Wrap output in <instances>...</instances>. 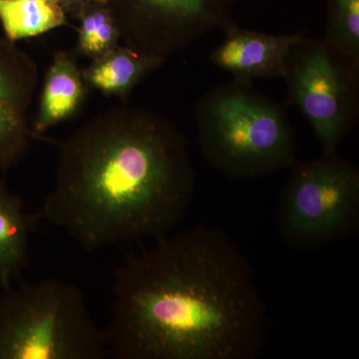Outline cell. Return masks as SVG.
I'll return each instance as SVG.
<instances>
[{
    "label": "cell",
    "mask_w": 359,
    "mask_h": 359,
    "mask_svg": "<svg viewBox=\"0 0 359 359\" xmlns=\"http://www.w3.org/2000/svg\"><path fill=\"white\" fill-rule=\"evenodd\" d=\"M164 62L165 59L158 56L118 45L91 60L88 67L82 71V76L87 86L104 95L126 100L135 87Z\"/></svg>",
    "instance_id": "obj_12"
},
{
    "label": "cell",
    "mask_w": 359,
    "mask_h": 359,
    "mask_svg": "<svg viewBox=\"0 0 359 359\" xmlns=\"http://www.w3.org/2000/svg\"><path fill=\"white\" fill-rule=\"evenodd\" d=\"M201 152L226 178L242 180L289 169L297 161V135L285 106L233 79L198 101Z\"/></svg>",
    "instance_id": "obj_3"
},
{
    "label": "cell",
    "mask_w": 359,
    "mask_h": 359,
    "mask_svg": "<svg viewBox=\"0 0 359 359\" xmlns=\"http://www.w3.org/2000/svg\"><path fill=\"white\" fill-rule=\"evenodd\" d=\"M195 189L188 145L173 123L119 106L61 143L53 187L39 212L93 252L171 233Z\"/></svg>",
    "instance_id": "obj_2"
},
{
    "label": "cell",
    "mask_w": 359,
    "mask_h": 359,
    "mask_svg": "<svg viewBox=\"0 0 359 359\" xmlns=\"http://www.w3.org/2000/svg\"><path fill=\"white\" fill-rule=\"evenodd\" d=\"M41 219L39 212L30 214L22 201L0 179V287L22 280L29 266L30 237Z\"/></svg>",
    "instance_id": "obj_11"
},
{
    "label": "cell",
    "mask_w": 359,
    "mask_h": 359,
    "mask_svg": "<svg viewBox=\"0 0 359 359\" xmlns=\"http://www.w3.org/2000/svg\"><path fill=\"white\" fill-rule=\"evenodd\" d=\"M114 271L107 353L119 359H255L271 330L252 266L224 231L155 238Z\"/></svg>",
    "instance_id": "obj_1"
},
{
    "label": "cell",
    "mask_w": 359,
    "mask_h": 359,
    "mask_svg": "<svg viewBox=\"0 0 359 359\" xmlns=\"http://www.w3.org/2000/svg\"><path fill=\"white\" fill-rule=\"evenodd\" d=\"M39 82L34 59L16 42L0 37V172L22 160L32 130L28 113Z\"/></svg>",
    "instance_id": "obj_8"
},
{
    "label": "cell",
    "mask_w": 359,
    "mask_h": 359,
    "mask_svg": "<svg viewBox=\"0 0 359 359\" xmlns=\"http://www.w3.org/2000/svg\"><path fill=\"white\" fill-rule=\"evenodd\" d=\"M75 16L79 20L77 51L90 60L100 57L121 41L117 23L105 4L91 2Z\"/></svg>",
    "instance_id": "obj_14"
},
{
    "label": "cell",
    "mask_w": 359,
    "mask_h": 359,
    "mask_svg": "<svg viewBox=\"0 0 359 359\" xmlns=\"http://www.w3.org/2000/svg\"><path fill=\"white\" fill-rule=\"evenodd\" d=\"M223 32V41L212 49L210 60L233 79L248 82L282 78L290 49L306 33L271 34L244 29L237 23Z\"/></svg>",
    "instance_id": "obj_9"
},
{
    "label": "cell",
    "mask_w": 359,
    "mask_h": 359,
    "mask_svg": "<svg viewBox=\"0 0 359 359\" xmlns=\"http://www.w3.org/2000/svg\"><path fill=\"white\" fill-rule=\"evenodd\" d=\"M0 22L6 39L16 42L67 25V13L51 0H0Z\"/></svg>",
    "instance_id": "obj_13"
},
{
    "label": "cell",
    "mask_w": 359,
    "mask_h": 359,
    "mask_svg": "<svg viewBox=\"0 0 359 359\" xmlns=\"http://www.w3.org/2000/svg\"><path fill=\"white\" fill-rule=\"evenodd\" d=\"M51 1L60 4L65 9L66 13H69L73 15H76L82 7L91 4V2H102L106 4L105 0H51Z\"/></svg>",
    "instance_id": "obj_16"
},
{
    "label": "cell",
    "mask_w": 359,
    "mask_h": 359,
    "mask_svg": "<svg viewBox=\"0 0 359 359\" xmlns=\"http://www.w3.org/2000/svg\"><path fill=\"white\" fill-rule=\"evenodd\" d=\"M325 39L359 65V0H327Z\"/></svg>",
    "instance_id": "obj_15"
},
{
    "label": "cell",
    "mask_w": 359,
    "mask_h": 359,
    "mask_svg": "<svg viewBox=\"0 0 359 359\" xmlns=\"http://www.w3.org/2000/svg\"><path fill=\"white\" fill-rule=\"evenodd\" d=\"M87 87L74 58L67 52H56L45 75L32 133L44 134L70 119L81 107Z\"/></svg>",
    "instance_id": "obj_10"
},
{
    "label": "cell",
    "mask_w": 359,
    "mask_h": 359,
    "mask_svg": "<svg viewBox=\"0 0 359 359\" xmlns=\"http://www.w3.org/2000/svg\"><path fill=\"white\" fill-rule=\"evenodd\" d=\"M278 198L276 230L285 244L316 250L359 228V168L339 151L295 161Z\"/></svg>",
    "instance_id": "obj_5"
},
{
    "label": "cell",
    "mask_w": 359,
    "mask_h": 359,
    "mask_svg": "<svg viewBox=\"0 0 359 359\" xmlns=\"http://www.w3.org/2000/svg\"><path fill=\"white\" fill-rule=\"evenodd\" d=\"M282 78L287 104L308 120L323 152L339 151L358 121L359 65L325 39L304 33L290 49Z\"/></svg>",
    "instance_id": "obj_6"
},
{
    "label": "cell",
    "mask_w": 359,
    "mask_h": 359,
    "mask_svg": "<svg viewBox=\"0 0 359 359\" xmlns=\"http://www.w3.org/2000/svg\"><path fill=\"white\" fill-rule=\"evenodd\" d=\"M121 41L165 59L236 23L240 0H105Z\"/></svg>",
    "instance_id": "obj_7"
},
{
    "label": "cell",
    "mask_w": 359,
    "mask_h": 359,
    "mask_svg": "<svg viewBox=\"0 0 359 359\" xmlns=\"http://www.w3.org/2000/svg\"><path fill=\"white\" fill-rule=\"evenodd\" d=\"M0 292V359H100L104 330L76 285L51 278Z\"/></svg>",
    "instance_id": "obj_4"
}]
</instances>
